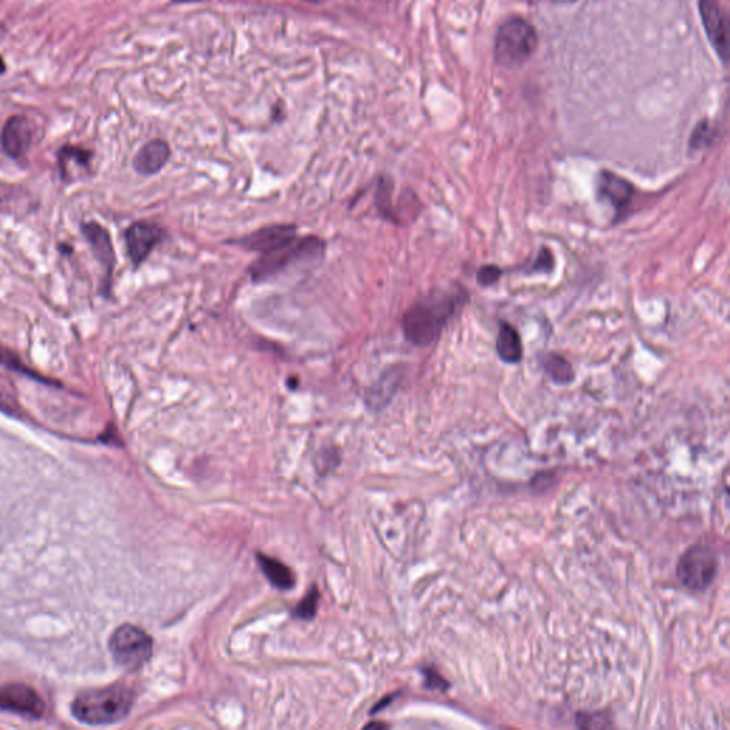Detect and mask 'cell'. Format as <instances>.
<instances>
[{
	"label": "cell",
	"instance_id": "2e32d148",
	"mask_svg": "<svg viewBox=\"0 0 730 730\" xmlns=\"http://www.w3.org/2000/svg\"><path fill=\"white\" fill-rule=\"evenodd\" d=\"M401 377H403V372L396 369L384 372L378 381L372 384L365 394L369 405L372 408H381L386 405L396 393V387L400 386Z\"/></svg>",
	"mask_w": 730,
	"mask_h": 730
},
{
	"label": "cell",
	"instance_id": "484cf974",
	"mask_svg": "<svg viewBox=\"0 0 730 730\" xmlns=\"http://www.w3.org/2000/svg\"><path fill=\"white\" fill-rule=\"evenodd\" d=\"M6 72V65H4V60L2 56H0V75H4Z\"/></svg>",
	"mask_w": 730,
	"mask_h": 730
},
{
	"label": "cell",
	"instance_id": "44dd1931",
	"mask_svg": "<svg viewBox=\"0 0 730 730\" xmlns=\"http://www.w3.org/2000/svg\"><path fill=\"white\" fill-rule=\"evenodd\" d=\"M713 136H715V133H713V128L710 126L709 121H700V123L696 126L695 130H693L692 136H690V150H696V152H698V150L707 148L708 146L712 143Z\"/></svg>",
	"mask_w": 730,
	"mask_h": 730
},
{
	"label": "cell",
	"instance_id": "30bf717a",
	"mask_svg": "<svg viewBox=\"0 0 730 730\" xmlns=\"http://www.w3.org/2000/svg\"><path fill=\"white\" fill-rule=\"evenodd\" d=\"M699 12L703 28L707 31L710 43L720 59L726 62L729 58V29L726 16L717 4V0H700Z\"/></svg>",
	"mask_w": 730,
	"mask_h": 730
},
{
	"label": "cell",
	"instance_id": "52a82bcc",
	"mask_svg": "<svg viewBox=\"0 0 730 730\" xmlns=\"http://www.w3.org/2000/svg\"><path fill=\"white\" fill-rule=\"evenodd\" d=\"M297 238V227L294 224H272L260 230L253 231L252 235L235 240L233 245L245 248L247 252L262 254L276 252L280 247L294 242Z\"/></svg>",
	"mask_w": 730,
	"mask_h": 730
},
{
	"label": "cell",
	"instance_id": "cb8c5ba5",
	"mask_svg": "<svg viewBox=\"0 0 730 730\" xmlns=\"http://www.w3.org/2000/svg\"><path fill=\"white\" fill-rule=\"evenodd\" d=\"M501 276H503V270H501L500 267H496V265H484V267H481L479 272H476V281L483 287H491L500 281Z\"/></svg>",
	"mask_w": 730,
	"mask_h": 730
},
{
	"label": "cell",
	"instance_id": "ac0fdd59",
	"mask_svg": "<svg viewBox=\"0 0 730 730\" xmlns=\"http://www.w3.org/2000/svg\"><path fill=\"white\" fill-rule=\"evenodd\" d=\"M545 372L551 377L552 381L556 384H569L575 378L571 362L556 354V352H548L542 359Z\"/></svg>",
	"mask_w": 730,
	"mask_h": 730
},
{
	"label": "cell",
	"instance_id": "ffe728a7",
	"mask_svg": "<svg viewBox=\"0 0 730 730\" xmlns=\"http://www.w3.org/2000/svg\"><path fill=\"white\" fill-rule=\"evenodd\" d=\"M90 160H92V153L87 152L85 148L76 147V146H65L59 153V165L62 176H66V173L69 172L72 165H76L80 169L89 170Z\"/></svg>",
	"mask_w": 730,
	"mask_h": 730
},
{
	"label": "cell",
	"instance_id": "5b68a950",
	"mask_svg": "<svg viewBox=\"0 0 730 730\" xmlns=\"http://www.w3.org/2000/svg\"><path fill=\"white\" fill-rule=\"evenodd\" d=\"M719 569L717 552L708 545H693L681 556L678 578L690 591L707 589Z\"/></svg>",
	"mask_w": 730,
	"mask_h": 730
},
{
	"label": "cell",
	"instance_id": "7402d4cb",
	"mask_svg": "<svg viewBox=\"0 0 730 730\" xmlns=\"http://www.w3.org/2000/svg\"><path fill=\"white\" fill-rule=\"evenodd\" d=\"M0 364L4 365L7 369H16V371L22 372V374H26V376L31 377V378H38L41 379V381H45L46 384L48 383V378H43V377L38 376L36 372L31 371V369H26L24 364H22L21 360L13 354V352H9L4 347H0Z\"/></svg>",
	"mask_w": 730,
	"mask_h": 730
},
{
	"label": "cell",
	"instance_id": "5bb4252c",
	"mask_svg": "<svg viewBox=\"0 0 730 730\" xmlns=\"http://www.w3.org/2000/svg\"><path fill=\"white\" fill-rule=\"evenodd\" d=\"M170 159V147L167 143L163 140H152L147 145L143 146L136 155L135 165L136 172L142 176H153L156 173L165 167V163Z\"/></svg>",
	"mask_w": 730,
	"mask_h": 730
},
{
	"label": "cell",
	"instance_id": "4fadbf2b",
	"mask_svg": "<svg viewBox=\"0 0 730 730\" xmlns=\"http://www.w3.org/2000/svg\"><path fill=\"white\" fill-rule=\"evenodd\" d=\"M83 233L86 236L87 242L92 245L96 259L99 260L103 265L104 272H106V287H104V293H109L111 287V276H113L114 264H116V257H114L113 245H111V236L106 228L102 227L101 224L92 223L83 224Z\"/></svg>",
	"mask_w": 730,
	"mask_h": 730
},
{
	"label": "cell",
	"instance_id": "9c48e42d",
	"mask_svg": "<svg viewBox=\"0 0 730 730\" xmlns=\"http://www.w3.org/2000/svg\"><path fill=\"white\" fill-rule=\"evenodd\" d=\"M596 187H598V194L601 199L607 200L613 207V210L617 213V220L625 218L628 209L637 194L634 184L624 177L618 176L615 173L603 170L598 176Z\"/></svg>",
	"mask_w": 730,
	"mask_h": 730
},
{
	"label": "cell",
	"instance_id": "e0dca14e",
	"mask_svg": "<svg viewBox=\"0 0 730 730\" xmlns=\"http://www.w3.org/2000/svg\"><path fill=\"white\" fill-rule=\"evenodd\" d=\"M259 564L263 574L267 576V579H269L272 586H276V588L281 589V591L293 588V574H291L289 569L284 566L281 562L269 558V556L259 555Z\"/></svg>",
	"mask_w": 730,
	"mask_h": 730
},
{
	"label": "cell",
	"instance_id": "6da1fadb",
	"mask_svg": "<svg viewBox=\"0 0 730 730\" xmlns=\"http://www.w3.org/2000/svg\"><path fill=\"white\" fill-rule=\"evenodd\" d=\"M466 289L432 291L415 301L404 313L403 333L406 342L417 347H428L437 342L462 304H466Z\"/></svg>",
	"mask_w": 730,
	"mask_h": 730
},
{
	"label": "cell",
	"instance_id": "d4e9b609",
	"mask_svg": "<svg viewBox=\"0 0 730 730\" xmlns=\"http://www.w3.org/2000/svg\"><path fill=\"white\" fill-rule=\"evenodd\" d=\"M317 592H311L310 595L307 596L306 600L300 602V605L297 607V617L303 618V619L313 618L316 610H317Z\"/></svg>",
	"mask_w": 730,
	"mask_h": 730
},
{
	"label": "cell",
	"instance_id": "603a6c76",
	"mask_svg": "<svg viewBox=\"0 0 730 730\" xmlns=\"http://www.w3.org/2000/svg\"><path fill=\"white\" fill-rule=\"evenodd\" d=\"M554 265V254H552L551 250L547 247H542L541 252L538 254L537 260L530 264V267L525 269L524 272H528V274H530V272H537L538 274V272H552Z\"/></svg>",
	"mask_w": 730,
	"mask_h": 730
},
{
	"label": "cell",
	"instance_id": "9a60e30c",
	"mask_svg": "<svg viewBox=\"0 0 730 730\" xmlns=\"http://www.w3.org/2000/svg\"><path fill=\"white\" fill-rule=\"evenodd\" d=\"M496 352L500 355V359L507 364H517L524 355L520 333L507 321L501 323L498 337H496Z\"/></svg>",
	"mask_w": 730,
	"mask_h": 730
},
{
	"label": "cell",
	"instance_id": "7c38bea8",
	"mask_svg": "<svg viewBox=\"0 0 730 730\" xmlns=\"http://www.w3.org/2000/svg\"><path fill=\"white\" fill-rule=\"evenodd\" d=\"M33 140V123L24 116H13L4 124L0 142L4 153L13 159H21L29 148Z\"/></svg>",
	"mask_w": 730,
	"mask_h": 730
},
{
	"label": "cell",
	"instance_id": "8992f818",
	"mask_svg": "<svg viewBox=\"0 0 730 730\" xmlns=\"http://www.w3.org/2000/svg\"><path fill=\"white\" fill-rule=\"evenodd\" d=\"M111 651L118 663L128 669H138L152 656V637L133 625H123L114 630Z\"/></svg>",
	"mask_w": 730,
	"mask_h": 730
},
{
	"label": "cell",
	"instance_id": "8fae6325",
	"mask_svg": "<svg viewBox=\"0 0 730 730\" xmlns=\"http://www.w3.org/2000/svg\"><path fill=\"white\" fill-rule=\"evenodd\" d=\"M0 709L39 717L45 712V703L35 690L26 685H6L0 688Z\"/></svg>",
	"mask_w": 730,
	"mask_h": 730
},
{
	"label": "cell",
	"instance_id": "277c9868",
	"mask_svg": "<svg viewBox=\"0 0 730 730\" xmlns=\"http://www.w3.org/2000/svg\"><path fill=\"white\" fill-rule=\"evenodd\" d=\"M537 43L534 26L520 16H513L503 22L496 33L494 48L496 63L505 69H518L534 55Z\"/></svg>",
	"mask_w": 730,
	"mask_h": 730
},
{
	"label": "cell",
	"instance_id": "ba28073f",
	"mask_svg": "<svg viewBox=\"0 0 730 730\" xmlns=\"http://www.w3.org/2000/svg\"><path fill=\"white\" fill-rule=\"evenodd\" d=\"M165 230L155 223L147 221H136L124 233V242L128 248V254L135 267L145 263L156 245H160L165 238Z\"/></svg>",
	"mask_w": 730,
	"mask_h": 730
},
{
	"label": "cell",
	"instance_id": "3957f363",
	"mask_svg": "<svg viewBox=\"0 0 730 730\" xmlns=\"http://www.w3.org/2000/svg\"><path fill=\"white\" fill-rule=\"evenodd\" d=\"M325 253V243L320 237H297L294 242L280 247L276 252L260 255V259L248 267V276L254 283H262L286 272L289 265L323 259Z\"/></svg>",
	"mask_w": 730,
	"mask_h": 730
},
{
	"label": "cell",
	"instance_id": "d6986e66",
	"mask_svg": "<svg viewBox=\"0 0 730 730\" xmlns=\"http://www.w3.org/2000/svg\"><path fill=\"white\" fill-rule=\"evenodd\" d=\"M394 182L388 176H381L378 179L376 191V207L379 216L386 220L400 224L396 218V207L393 204Z\"/></svg>",
	"mask_w": 730,
	"mask_h": 730
},
{
	"label": "cell",
	"instance_id": "7a4b0ae2",
	"mask_svg": "<svg viewBox=\"0 0 730 730\" xmlns=\"http://www.w3.org/2000/svg\"><path fill=\"white\" fill-rule=\"evenodd\" d=\"M131 705V690L118 685L83 693L73 702L72 712L83 724L103 726L128 717Z\"/></svg>",
	"mask_w": 730,
	"mask_h": 730
},
{
	"label": "cell",
	"instance_id": "4316f807",
	"mask_svg": "<svg viewBox=\"0 0 730 730\" xmlns=\"http://www.w3.org/2000/svg\"><path fill=\"white\" fill-rule=\"evenodd\" d=\"M310 2H320V0H310Z\"/></svg>",
	"mask_w": 730,
	"mask_h": 730
}]
</instances>
